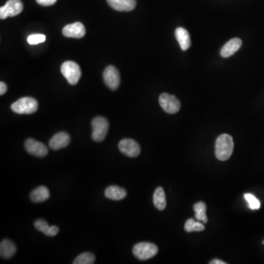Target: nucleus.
I'll use <instances>...</instances> for the list:
<instances>
[{
  "label": "nucleus",
  "instance_id": "20e7f679",
  "mask_svg": "<svg viewBox=\"0 0 264 264\" xmlns=\"http://www.w3.org/2000/svg\"><path fill=\"white\" fill-rule=\"evenodd\" d=\"M62 74L70 85H75L80 79L82 72L77 63L73 61H66L61 66Z\"/></svg>",
  "mask_w": 264,
  "mask_h": 264
},
{
  "label": "nucleus",
  "instance_id": "7ed1b4c3",
  "mask_svg": "<svg viewBox=\"0 0 264 264\" xmlns=\"http://www.w3.org/2000/svg\"><path fill=\"white\" fill-rule=\"evenodd\" d=\"M133 254L140 261L152 259L158 253L157 246L153 243L140 242L133 247Z\"/></svg>",
  "mask_w": 264,
  "mask_h": 264
},
{
  "label": "nucleus",
  "instance_id": "39448f33",
  "mask_svg": "<svg viewBox=\"0 0 264 264\" xmlns=\"http://www.w3.org/2000/svg\"><path fill=\"white\" fill-rule=\"evenodd\" d=\"M92 138L97 143L104 141L109 130V123L103 117H96L92 120Z\"/></svg>",
  "mask_w": 264,
  "mask_h": 264
},
{
  "label": "nucleus",
  "instance_id": "423d86ee",
  "mask_svg": "<svg viewBox=\"0 0 264 264\" xmlns=\"http://www.w3.org/2000/svg\"><path fill=\"white\" fill-rule=\"evenodd\" d=\"M159 101L164 111L168 114H175L181 109V103L174 96L168 94H161Z\"/></svg>",
  "mask_w": 264,
  "mask_h": 264
},
{
  "label": "nucleus",
  "instance_id": "5701e85b",
  "mask_svg": "<svg viewBox=\"0 0 264 264\" xmlns=\"http://www.w3.org/2000/svg\"><path fill=\"white\" fill-rule=\"evenodd\" d=\"M34 226L40 232L43 233V234H45L46 236L48 237V233H49L50 231V227L51 226H49L45 220H44V219H37L34 222Z\"/></svg>",
  "mask_w": 264,
  "mask_h": 264
},
{
  "label": "nucleus",
  "instance_id": "9d476101",
  "mask_svg": "<svg viewBox=\"0 0 264 264\" xmlns=\"http://www.w3.org/2000/svg\"><path fill=\"white\" fill-rule=\"evenodd\" d=\"M119 150L125 156L137 157L140 154V147L135 140L123 139L119 144Z\"/></svg>",
  "mask_w": 264,
  "mask_h": 264
},
{
  "label": "nucleus",
  "instance_id": "393cba45",
  "mask_svg": "<svg viewBox=\"0 0 264 264\" xmlns=\"http://www.w3.org/2000/svg\"><path fill=\"white\" fill-rule=\"evenodd\" d=\"M46 41V36L42 34H34L29 35L27 38V42L30 45H36V44H41Z\"/></svg>",
  "mask_w": 264,
  "mask_h": 264
},
{
  "label": "nucleus",
  "instance_id": "6e6552de",
  "mask_svg": "<svg viewBox=\"0 0 264 264\" xmlns=\"http://www.w3.org/2000/svg\"><path fill=\"white\" fill-rule=\"evenodd\" d=\"M106 85L112 91H116L120 84V76L119 71L115 66H109L103 73Z\"/></svg>",
  "mask_w": 264,
  "mask_h": 264
},
{
  "label": "nucleus",
  "instance_id": "6ab92c4d",
  "mask_svg": "<svg viewBox=\"0 0 264 264\" xmlns=\"http://www.w3.org/2000/svg\"><path fill=\"white\" fill-rule=\"evenodd\" d=\"M153 204L155 207L159 211L165 210L167 206L166 195L162 187H158L155 190L153 197Z\"/></svg>",
  "mask_w": 264,
  "mask_h": 264
},
{
  "label": "nucleus",
  "instance_id": "cd10ccee",
  "mask_svg": "<svg viewBox=\"0 0 264 264\" xmlns=\"http://www.w3.org/2000/svg\"><path fill=\"white\" fill-rule=\"evenodd\" d=\"M211 264H226L225 262H222L221 260H218V259H215V260L212 261L210 262Z\"/></svg>",
  "mask_w": 264,
  "mask_h": 264
},
{
  "label": "nucleus",
  "instance_id": "f8f14e48",
  "mask_svg": "<svg viewBox=\"0 0 264 264\" xmlns=\"http://www.w3.org/2000/svg\"><path fill=\"white\" fill-rule=\"evenodd\" d=\"M70 142L71 138L69 134L64 132H59L51 137L48 145L51 150H58L67 147Z\"/></svg>",
  "mask_w": 264,
  "mask_h": 264
},
{
  "label": "nucleus",
  "instance_id": "4468645a",
  "mask_svg": "<svg viewBox=\"0 0 264 264\" xmlns=\"http://www.w3.org/2000/svg\"><path fill=\"white\" fill-rule=\"evenodd\" d=\"M242 41L240 38H233L228 41L221 49L220 54L222 57H229L235 54L241 48Z\"/></svg>",
  "mask_w": 264,
  "mask_h": 264
},
{
  "label": "nucleus",
  "instance_id": "dca6fc26",
  "mask_svg": "<svg viewBox=\"0 0 264 264\" xmlns=\"http://www.w3.org/2000/svg\"><path fill=\"white\" fill-rule=\"evenodd\" d=\"M104 194L107 198L110 200H121L126 197L127 192L125 189L121 188L119 186L113 185L106 189Z\"/></svg>",
  "mask_w": 264,
  "mask_h": 264
},
{
  "label": "nucleus",
  "instance_id": "f257e3e1",
  "mask_svg": "<svg viewBox=\"0 0 264 264\" xmlns=\"http://www.w3.org/2000/svg\"><path fill=\"white\" fill-rule=\"evenodd\" d=\"M234 143L233 137L229 134H221L216 139L215 144V154L219 161L230 159L234 152Z\"/></svg>",
  "mask_w": 264,
  "mask_h": 264
},
{
  "label": "nucleus",
  "instance_id": "b1692460",
  "mask_svg": "<svg viewBox=\"0 0 264 264\" xmlns=\"http://www.w3.org/2000/svg\"><path fill=\"white\" fill-rule=\"evenodd\" d=\"M244 198L246 199L247 203H248L250 209L256 210V209H259V208H260V201L254 195H253V194H244Z\"/></svg>",
  "mask_w": 264,
  "mask_h": 264
},
{
  "label": "nucleus",
  "instance_id": "1a4fd4ad",
  "mask_svg": "<svg viewBox=\"0 0 264 264\" xmlns=\"http://www.w3.org/2000/svg\"><path fill=\"white\" fill-rule=\"evenodd\" d=\"M24 147L28 153L37 157H45L48 154L47 146L34 139H27L25 141Z\"/></svg>",
  "mask_w": 264,
  "mask_h": 264
},
{
  "label": "nucleus",
  "instance_id": "bb28decb",
  "mask_svg": "<svg viewBox=\"0 0 264 264\" xmlns=\"http://www.w3.org/2000/svg\"><path fill=\"white\" fill-rule=\"evenodd\" d=\"M7 90V85H5V83L2 82H0V95H4Z\"/></svg>",
  "mask_w": 264,
  "mask_h": 264
},
{
  "label": "nucleus",
  "instance_id": "aec40b11",
  "mask_svg": "<svg viewBox=\"0 0 264 264\" xmlns=\"http://www.w3.org/2000/svg\"><path fill=\"white\" fill-rule=\"evenodd\" d=\"M194 210L195 212V218L197 221L207 223L208 218L206 216V205L204 202H198L194 205Z\"/></svg>",
  "mask_w": 264,
  "mask_h": 264
},
{
  "label": "nucleus",
  "instance_id": "f03ea898",
  "mask_svg": "<svg viewBox=\"0 0 264 264\" xmlns=\"http://www.w3.org/2000/svg\"><path fill=\"white\" fill-rule=\"evenodd\" d=\"M10 108L17 114L30 115L38 110V103L32 97H24L13 103Z\"/></svg>",
  "mask_w": 264,
  "mask_h": 264
},
{
  "label": "nucleus",
  "instance_id": "412c9836",
  "mask_svg": "<svg viewBox=\"0 0 264 264\" xmlns=\"http://www.w3.org/2000/svg\"><path fill=\"white\" fill-rule=\"evenodd\" d=\"M184 229L187 232L190 233L193 231H203L205 230V226L199 222H196L194 219H189L184 225Z\"/></svg>",
  "mask_w": 264,
  "mask_h": 264
},
{
  "label": "nucleus",
  "instance_id": "ddd939ff",
  "mask_svg": "<svg viewBox=\"0 0 264 264\" xmlns=\"http://www.w3.org/2000/svg\"><path fill=\"white\" fill-rule=\"evenodd\" d=\"M109 5L120 12L132 11L135 8L137 1L136 0H107Z\"/></svg>",
  "mask_w": 264,
  "mask_h": 264
},
{
  "label": "nucleus",
  "instance_id": "a211bd4d",
  "mask_svg": "<svg viewBox=\"0 0 264 264\" xmlns=\"http://www.w3.org/2000/svg\"><path fill=\"white\" fill-rule=\"evenodd\" d=\"M16 252V247L13 241L4 240L0 244V255L1 259H10L14 256Z\"/></svg>",
  "mask_w": 264,
  "mask_h": 264
},
{
  "label": "nucleus",
  "instance_id": "4be33fe9",
  "mask_svg": "<svg viewBox=\"0 0 264 264\" xmlns=\"http://www.w3.org/2000/svg\"><path fill=\"white\" fill-rule=\"evenodd\" d=\"M95 256L91 253H85L79 255L74 262L73 264H93L95 263Z\"/></svg>",
  "mask_w": 264,
  "mask_h": 264
},
{
  "label": "nucleus",
  "instance_id": "0eeeda50",
  "mask_svg": "<svg viewBox=\"0 0 264 264\" xmlns=\"http://www.w3.org/2000/svg\"><path fill=\"white\" fill-rule=\"evenodd\" d=\"M23 7V3L21 0H8L5 5L0 7V19H5L20 14Z\"/></svg>",
  "mask_w": 264,
  "mask_h": 264
},
{
  "label": "nucleus",
  "instance_id": "a878e982",
  "mask_svg": "<svg viewBox=\"0 0 264 264\" xmlns=\"http://www.w3.org/2000/svg\"><path fill=\"white\" fill-rule=\"evenodd\" d=\"M57 0H36L38 4L42 6H51L55 4Z\"/></svg>",
  "mask_w": 264,
  "mask_h": 264
},
{
  "label": "nucleus",
  "instance_id": "9b49d317",
  "mask_svg": "<svg viewBox=\"0 0 264 264\" xmlns=\"http://www.w3.org/2000/svg\"><path fill=\"white\" fill-rule=\"evenodd\" d=\"M63 34L67 38H82L86 34L85 26L80 22L66 25L63 29Z\"/></svg>",
  "mask_w": 264,
  "mask_h": 264
},
{
  "label": "nucleus",
  "instance_id": "2eb2a0df",
  "mask_svg": "<svg viewBox=\"0 0 264 264\" xmlns=\"http://www.w3.org/2000/svg\"><path fill=\"white\" fill-rule=\"evenodd\" d=\"M175 38L183 51H187L191 47V38L187 29L178 27L175 31Z\"/></svg>",
  "mask_w": 264,
  "mask_h": 264
},
{
  "label": "nucleus",
  "instance_id": "f3484780",
  "mask_svg": "<svg viewBox=\"0 0 264 264\" xmlns=\"http://www.w3.org/2000/svg\"><path fill=\"white\" fill-rule=\"evenodd\" d=\"M50 197L49 191L44 186L37 187L30 193V200L35 203H43Z\"/></svg>",
  "mask_w": 264,
  "mask_h": 264
}]
</instances>
